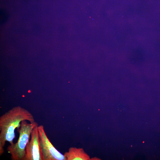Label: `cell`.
I'll use <instances>...</instances> for the list:
<instances>
[{
    "label": "cell",
    "instance_id": "cell-2",
    "mask_svg": "<svg viewBox=\"0 0 160 160\" xmlns=\"http://www.w3.org/2000/svg\"><path fill=\"white\" fill-rule=\"evenodd\" d=\"M26 121L24 120L21 122L17 142L9 145L7 148V150L10 155L12 160H24L26 147L30 140L32 131L34 127L38 125L36 121L29 123Z\"/></svg>",
    "mask_w": 160,
    "mask_h": 160
},
{
    "label": "cell",
    "instance_id": "cell-3",
    "mask_svg": "<svg viewBox=\"0 0 160 160\" xmlns=\"http://www.w3.org/2000/svg\"><path fill=\"white\" fill-rule=\"evenodd\" d=\"M40 148L43 160H66L50 142L45 132L43 125L38 126Z\"/></svg>",
    "mask_w": 160,
    "mask_h": 160
},
{
    "label": "cell",
    "instance_id": "cell-6",
    "mask_svg": "<svg viewBox=\"0 0 160 160\" xmlns=\"http://www.w3.org/2000/svg\"><path fill=\"white\" fill-rule=\"evenodd\" d=\"M7 13H4H4H2V12H1V15H0V20L1 23L4 22V21L7 18Z\"/></svg>",
    "mask_w": 160,
    "mask_h": 160
},
{
    "label": "cell",
    "instance_id": "cell-5",
    "mask_svg": "<svg viewBox=\"0 0 160 160\" xmlns=\"http://www.w3.org/2000/svg\"><path fill=\"white\" fill-rule=\"evenodd\" d=\"M64 155L66 160H90L89 156L82 148L71 147L68 152L65 153Z\"/></svg>",
    "mask_w": 160,
    "mask_h": 160
},
{
    "label": "cell",
    "instance_id": "cell-4",
    "mask_svg": "<svg viewBox=\"0 0 160 160\" xmlns=\"http://www.w3.org/2000/svg\"><path fill=\"white\" fill-rule=\"evenodd\" d=\"M38 125L33 129L30 140L26 145L24 160H43L41 153Z\"/></svg>",
    "mask_w": 160,
    "mask_h": 160
},
{
    "label": "cell",
    "instance_id": "cell-1",
    "mask_svg": "<svg viewBox=\"0 0 160 160\" xmlns=\"http://www.w3.org/2000/svg\"><path fill=\"white\" fill-rule=\"evenodd\" d=\"M26 120L32 123L35 122L33 114L28 111L20 106L13 107L0 117V156L4 151L6 142L14 143L15 130L19 128L22 121Z\"/></svg>",
    "mask_w": 160,
    "mask_h": 160
}]
</instances>
